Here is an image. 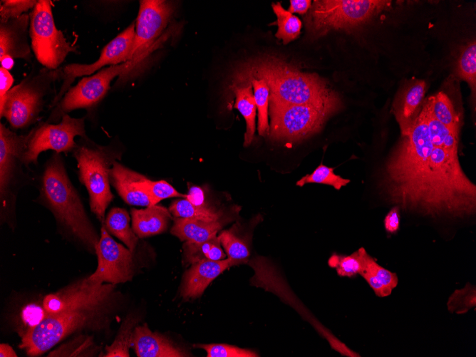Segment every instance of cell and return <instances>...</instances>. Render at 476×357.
<instances>
[{
    "mask_svg": "<svg viewBox=\"0 0 476 357\" xmlns=\"http://www.w3.org/2000/svg\"><path fill=\"white\" fill-rule=\"evenodd\" d=\"M401 132L381 182L386 201L435 219L475 214V185L463 172L457 153L433 146L422 110Z\"/></svg>",
    "mask_w": 476,
    "mask_h": 357,
    "instance_id": "cell-1",
    "label": "cell"
},
{
    "mask_svg": "<svg viewBox=\"0 0 476 357\" xmlns=\"http://www.w3.org/2000/svg\"><path fill=\"white\" fill-rule=\"evenodd\" d=\"M114 289V284L86 277L46 295L42 303L48 316L21 336L19 348L29 356H41L74 333L107 328Z\"/></svg>",
    "mask_w": 476,
    "mask_h": 357,
    "instance_id": "cell-2",
    "label": "cell"
},
{
    "mask_svg": "<svg viewBox=\"0 0 476 357\" xmlns=\"http://www.w3.org/2000/svg\"><path fill=\"white\" fill-rule=\"evenodd\" d=\"M236 74L263 78L269 105H341L338 94L318 75L303 73L274 58L249 62Z\"/></svg>",
    "mask_w": 476,
    "mask_h": 357,
    "instance_id": "cell-3",
    "label": "cell"
},
{
    "mask_svg": "<svg viewBox=\"0 0 476 357\" xmlns=\"http://www.w3.org/2000/svg\"><path fill=\"white\" fill-rule=\"evenodd\" d=\"M40 192L41 199L63 228L90 252H95L100 236L68 177L60 153L55 152L46 162Z\"/></svg>",
    "mask_w": 476,
    "mask_h": 357,
    "instance_id": "cell-4",
    "label": "cell"
},
{
    "mask_svg": "<svg viewBox=\"0 0 476 357\" xmlns=\"http://www.w3.org/2000/svg\"><path fill=\"white\" fill-rule=\"evenodd\" d=\"M73 155L77 162L79 180L89 195L90 209L103 224L105 209L113 200L110 170L120 153L110 146L97 145L86 137L82 138Z\"/></svg>",
    "mask_w": 476,
    "mask_h": 357,
    "instance_id": "cell-5",
    "label": "cell"
},
{
    "mask_svg": "<svg viewBox=\"0 0 476 357\" xmlns=\"http://www.w3.org/2000/svg\"><path fill=\"white\" fill-rule=\"evenodd\" d=\"M63 68H43L31 72L11 88L0 105L4 117L14 129L24 128L34 123L43 108L44 96L56 81L63 79Z\"/></svg>",
    "mask_w": 476,
    "mask_h": 357,
    "instance_id": "cell-6",
    "label": "cell"
},
{
    "mask_svg": "<svg viewBox=\"0 0 476 357\" xmlns=\"http://www.w3.org/2000/svg\"><path fill=\"white\" fill-rule=\"evenodd\" d=\"M390 1L322 0L310 8L308 26L319 37L331 30H350L387 8Z\"/></svg>",
    "mask_w": 476,
    "mask_h": 357,
    "instance_id": "cell-7",
    "label": "cell"
},
{
    "mask_svg": "<svg viewBox=\"0 0 476 357\" xmlns=\"http://www.w3.org/2000/svg\"><path fill=\"white\" fill-rule=\"evenodd\" d=\"M269 135L280 141H299L319 132L341 105H269Z\"/></svg>",
    "mask_w": 476,
    "mask_h": 357,
    "instance_id": "cell-8",
    "label": "cell"
},
{
    "mask_svg": "<svg viewBox=\"0 0 476 357\" xmlns=\"http://www.w3.org/2000/svg\"><path fill=\"white\" fill-rule=\"evenodd\" d=\"M29 16L31 49L37 61L45 68L58 69L70 53H78L76 48L57 29L51 1H38Z\"/></svg>",
    "mask_w": 476,
    "mask_h": 357,
    "instance_id": "cell-9",
    "label": "cell"
},
{
    "mask_svg": "<svg viewBox=\"0 0 476 357\" xmlns=\"http://www.w3.org/2000/svg\"><path fill=\"white\" fill-rule=\"evenodd\" d=\"M140 63L138 61L132 59L121 64L103 68L93 76L83 78L56 104L46 123L56 121L75 109L90 110L95 107L106 95L114 78L128 74Z\"/></svg>",
    "mask_w": 476,
    "mask_h": 357,
    "instance_id": "cell-10",
    "label": "cell"
},
{
    "mask_svg": "<svg viewBox=\"0 0 476 357\" xmlns=\"http://www.w3.org/2000/svg\"><path fill=\"white\" fill-rule=\"evenodd\" d=\"M85 118H74L64 115L58 124L45 123L32 129L29 133L23 163L27 166L36 164L41 152L51 150L57 153L73 152L78 143L75 137L86 138Z\"/></svg>",
    "mask_w": 476,
    "mask_h": 357,
    "instance_id": "cell-11",
    "label": "cell"
},
{
    "mask_svg": "<svg viewBox=\"0 0 476 357\" xmlns=\"http://www.w3.org/2000/svg\"><path fill=\"white\" fill-rule=\"evenodd\" d=\"M174 12L170 1L163 0L140 1L135 23V35L132 59L141 63L165 40L162 36Z\"/></svg>",
    "mask_w": 476,
    "mask_h": 357,
    "instance_id": "cell-12",
    "label": "cell"
},
{
    "mask_svg": "<svg viewBox=\"0 0 476 357\" xmlns=\"http://www.w3.org/2000/svg\"><path fill=\"white\" fill-rule=\"evenodd\" d=\"M95 252L98 257V267L88 276L89 281L115 285L131 280L133 276L134 252L115 242L103 224Z\"/></svg>",
    "mask_w": 476,
    "mask_h": 357,
    "instance_id": "cell-13",
    "label": "cell"
},
{
    "mask_svg": "<svg viewBox=\"0 0 476 357\" xmlns=\"http://www.w3.org/2000/svg\"><path fill=\"white\" fill-rule=\"evenodd\" d=\"M135 35V23L133 22L125 30L116 36L102 49L98 59L90 64L71 63L63 68V84L54 98L52 105L61 99L71 88L75 79L80 76L90 75L109 65L115 66L130 61Z\"/></svg>",
    "mask_w": 476,
    "mask_h": 357,
    "instance_id": "cell-14",
    "label": "cell"
},
{
    "mask_svg": "<svg viewBox=\"0 0 476 357\" xmlns=\"http://www.w3.org/2000/svg\"><path fill=\"white\" fill-rule=\"evenodd\" d=\"M29 134L19 135L0 124V198L1 212L8 206L11 190L22 173L21 165Z\"/></svg>",
    "mask_w": 476,
    "mask_h": 357,
    "instance_id": "cell-15",
    "label": "cell"
},
{
    "mask_svg": "<svg viewBox=\"0 0 476 357\" xmlns=\"http://www.w3.org/2000/svg\"><path fill=\"white\" fill-rule=\"evenodd\" d=\"M244 264L232 259L205 260L191 264L183 278L181 296L185 299L200 297L209 284L226 269Z\"/></svg>",
    "mask_w": 476,
    "mask_h": 357,
    "instance_id": "cell-16",
    "label": "cell"
},
{
    "mask_svg": "<svg viewBox=\"0 0 476 357\" xmlns=\"http://www.w3.org/2000/svg\"><path fill=\"white\" fill-rule=\"evenodd\" d=\"M29 14L0 23V58L9 56L15 58L31 61V52L28 41Z\"/></svg>",
    "mask_w": 476,
    "mask_h": 357,
    "instance_id": "cell-17",
    "label": "cell"
},
{
    "mask_svg": "<svg viewBox=\"0 0 476 357\" xmlns=\"http://www.w3.org/2000/svg\"><path fill=\"white\" fill-rule=\"evenodd\" d=\"M148 177L115 161L110 170V182L128 204L148 207L150 205L145 190Z\"/></svg>",
    "mask_w": 476,
    "mask_h": 357,
    "instance_id": "cell-18",
    "label": "cell"
},
{
    "mask_svg": "<svg viewBox=\"0 0 476 357\" xmlns=\"http://www.w3.org/2000/svg\"><path fill=\"white\" fill-rule=\"evenodd\" d=\"M130 347L138 357H184L189 354L163 335L152 332L147 324L134 328Z\"/></svg>",
    "mask_w": 476,
    "mask_h": 357,
    "instance_id": "cell-19",
    "label": "cell"
},
{
    "mask_svg": "<svg viewBox=\"0 0 476 357\" xmlns=\"http://www.w3.org/2000/svg\"><path fill=\"white\" fill-rule=\"evenodd\" d=\"M132 229L138 238H145L166 231L172 214L167 208L155 205L145 209L133 208Z\"/></svg>",
    "mask_w": 476,
    "mask_h": 357,
    "instance_id": "cell-20",
    "label": "cell"
},
{
    "mask_svg": "<svg viewBox=\"0 0 476 357\" xmlns=\"http://www.w3.org/2000/svg\"><path fill=\"white\" fill-rule=\"evenodd\" d=\"M227 221V219L207 222L175 217L170 232L185 242L200 243L217 236Z\"/></svg>",
    "mask_w": 476,
    "mask_h": 357,
    "instance_id": "cell-21",
    "label": "cell"
},
{
    "mask_svg": "<svg viewBox=\"0 0 476 357\" xmlns=\"http://www.w3.org/2000/svg\"><path fill=\"white\" fill-rule=\"evenodd\" d=\"M229 88L235 96L234 108L239 110L246 122L244 145L248 146L254 139L257 110L252 86L247 81H234Z\"/></svg>",
    "mask_w": 476,
    "mask_h": 357,
    "instance_id": "cell-22",
    "label": "cell"
},
{
    "mask_svg": "<svg viewBox=\"0 0 476 357\" xmlns=\"http://www.w3.org/2000/svg\"><path fill=\"white\" fill-rule=\"evenodd\" d=\"M360 275L366 280L375 294L378 297H386L391 294L398 284L396 273L383 267L368 253Z\"/></svg>",
    "mask_w": 476,
    "mask_h": 357,
    "instance_id": "cell-23",
    "label": "cell"
},
{
    "mask_svg": "<svg viewBox=\"0 0 476 357\" xmlns=\"http://www.w3.org/2000/svg\"><path fill=\"white\" fill-rule=\"evenodd\" d=\"M130 219L129 214L125 209L113 207L108 213L103 225L110 234L119 239L134 252L138 237L130 226Z\"/></svg>",
    "mask_w": 476,
    "mask_h": 357,
    "instance_id": "cell-24",
    "label": "cell"
},
{
    "mask_svg": "<svg viewBox=\"0 0 476 357\" xmlns=\"http://www.w3.org/2000/svg\"><path fill=\"white\" fill-rule=\"evenodd\" d=\"M234 81H247L252 84L254 97L258 110V132L259 135L269 134L268 121V107L269 103V88L263 78L235 74Z\"/></svg>",
    "mask_w": 476,
    "mask_h": 357,
    "instance_id": "cell-25",
    "label": "cell"
},
{
    "mask_svg": "<svg viewBox=\"0 0 476 357\" xmlns=\"http://www.w3.org/2000/svg\"><path fill=\"white\" fill-rule=\"evenodd\" d=\"M422 110L424 113L429 136L433 146L443 148L450 152L457 153L459 133L452 131L435 119L431 115L425 103L422 107Z\"/></svg>",
    "mask_w": 476,
    "mask_h": 357,
    "instance_id": "cell-26",
    "label": "cell"
},
{
    "mask_svg": "<svg viewBox=\"0 0 476 357\" xmlns=\"http://www.w3.org/2000/svg\"><path fill=\"white\" fill-rule=\"evenodd\" d=\"M184 259L192 264L201 261H218L226 259L218 236L200 243L185 242L183 244Z\"/></svg>",
    "mask_w": 476,
    "mask_h": 357,
    "instance_id": "cell-27",
    "label": "cell"
},
{
    "mask_svg": "<svg viewBox=\"0 0 476 357\" xmlns=\"http://www.w3.org/2000/svg\"><path fill=\"white\" fill-rule=\"evenodd\" d=\"M169 210L176 218L195 219L207 222L223 219L221 211L205 204H195L187 198L173 201L170 205Z\"/></svg>",
    "mask_w": 476,
    "mask_h": 357,
    "instance_id": "cell-28",
    "label": "cell"
},
{
    "mask_svg": "<svg viewBox=\"0 0 476 357\" xmlns=\"http://www.w3.org/2000/svg\"><path fill=\"white\" fill-rule=\"evenodd\" d=\"M431 115L452 131L459 133L460 119L450 98L444 93H438L425 102Z\"/></svg>",
    "mask_w": 476,
    "mask_h": 357,
    "instance_id": "cell-29",
    "label": "cell"
},
{
    "mask_svg": "<svg viewBox=\"0 0 476 357\" xmlns=\"http://www.w3.org/2000/svg\"><path fill=\"white\" fill-rule=\"evenodd\" d=\"M218 238L227 258L241 261L244 264L248 262L250 255L249 240L238 232L236 225L222 231Z\"/></svg>",
    "mask_w": 476,
    "mask_h": 357,
    "instance_id": "cell-30",
    "label": "cell"
},
{
    "mask_svg": "<svg viewBox=\"0 0 476 357\" xmlns=\"http://www.w3.org/2000/svg\"><path fill=\"white\" fill-rule=\"evenodd\" d=\"M272 9L276 16V24L278 26L275 36L281 39L286 44L298 38L302 26L300 19L293 14L285 10L280 2L271 4Z\"/></svg>",
    "mask_w": 476,
    "mask_h": 357,
    "instance_id": "cell-31",
    "label": "cell"
},
{
    "mask_svg": "<svg viewBox=\"0 0 476 357\" xmlns=\"http://www.w3.org/2000/svg\"><path fill=\"white\" fill-rule=\"evenodd\" d=\"M367 253L363 247H361L350 255L333 254L328 259V264L336 269L338 276L352 277L362 271Z\"/></svg>",
    "mask_w": 476,
    "mask_h": 357,
    "instance_id": "cell-32",
    "label": "cell"
},
{
    "mask_svg": "<svg viewBox=\"0 0 476 357\" xmlns=\"http://www.w3.org/2000/svg\"><path fill=\"white\" fill-rule=\"evenodd\" d=\"M138 322L137 317L130 315L123 321L118 334L110 346L105 347V357H129V348L133 329Z\"/></svg>",
    "mask_w": 476,
    "mask_h": 357,
    "instance_id": "cell-33",
    "label": "cell"
},
{
    "mask_svg": "<svg viewBox=\"0 0 476 357\" xmlns=\"http://www.w3.org/2000/svg\"><path fill=\"white\" fill-rule=\"evenodd\" d=\"M92 336L80 335L75 339L60 346L48 356H93L99 351Z\"/></svg>",
    "mask_w": 476,
    "mask_h": 357,
    "instance_id": "cell-34",
    "label": "cell"
},
{
    "mask_svg": "<svg viewBox=\"0 0 476 357\" xmlns=\"http://www.w3.org/2000/svg\"><path fill=\"white\" fill-rule=\"evenodd\" d=\"M425 92V82L418 81L407 91L402 108L397 115L401 130L405 128L412 120L411 118L420 105Z\"/></svg>",
    "mask_w": 476,
    "mask_h": 357,
    "instance_id": "cell-35",
    "label": "cell"
},
{
    "mask_svg": "<svg viewBox=\"0 0 476 357\" xmlns=\"http://www.w3.org/2000/svg\"><path fill=\"white\" fill-rule=\"evenodd\" d=\"M447 310L452 314H464L476 306V287L467 282L462 288L455 289L447 301Z\"/></svg>",
    "mask_w": 476,
    "mask_h": 357,
    "instance_id": "cell-36",
    "label": "cell"
},
{
    "mask_svg": "<svg viewBox=\"0 0 476 357\" xmlns=\"http://www.w3.org/2000/svg\"><path fill=\"white\" fill-rule=\"evenodd\" d=\"M333 167H327L323 164L319 165L311 174H307L296 183L302 187L308 183H318L332 186L339 190L350 182V180L343 178L334 173Z\"/></svg>",
    "mask_w": 476,
    "mask_h": 357,
    "instance_id": "cell-37",
    "label": "cell"
},
{
    "mask_svg": "<svg viewBox=\"0 0 476 357\" xmlns=\"http://www.w3.org/2000/svg\"><path fill=\"white\" fill-rule=\"evenodd\" d=\"M459 76L475 90L476 82V44L472 42L462 53L457 65Z\"/></svg>",
    "mask_w": 476,
    "mask_h": 357,
    "instance_id": "cell-38",
    "label": "cell"
},
{
    "mask_svg": "<svg viewBox=\"0 0 476 357\" xmlns=\"http://www.w3.org/2000/svg\"><path fill=\"white\" fill-rule=\"evenodd\" d=\"M196 348L205 350L207 357H257L259 355L249 349L242 348L224 343L195 344Z\"/></svg>",
    "mask_w": 476,
    "mask_h": 357,
    "instance_id": "cell-39",
    "label": "cell"
},
{
    "mask_svg": "<svg viewBox=\"0 0 476 357\" xmlns=\"http://www.w3.org/2000/svg\"><path fill=\"white\" fill-rule=\"evenodd\" d=\"M145 190L150 198V205H157L161 200L167 198L175 197L187 198V196L177 192L165 180L152 181L148 179L145 183Z\"/></svg>",
    "mask_w": 476,
    "mask_h": 357,
    "instance_id": "cell-40",
    "label": "cell"
},
{
    "mask_svg": "<svg viewBox=\"0 0 476 357\" xmlns=\"http://www.w3.org/2000/svg\"><path fill=\"white\" fill-rule=\"evenodd\" d=\"M48 313L45 309L43 303H31L26 305L20 314L21 336L29 330L39 325L47 316Z\"/></svg>",
    "mask_w": 476,
    "mask_h": 357,
    "instance_id": "cell-41",
    "label": "cell"
},
{
    "mask_svg": "<svg viewBox=\"0 0 476 357\" xmlns=\"http://www.w3.org/2000/svg\"><path fill=\"white\" fill-rule=\"evenodd\" d=\"M38 1L32 0H4L1 1L0 23L19 18L33 9Z\"/></svg>",
    "mask_w": 476,
    "mask_h": 357,
    "instance_id": "cell-42",
    "label": "cell"
},
{
    "mask_svg": "<svg viewBox=\"0 0 476 357\" xmlns=\"http://www.w3.org/2000/svg\"><path fill=\"white\" fill-rule=\"evenodd\" d=\"M400 208L395 206L386 214L384 219V227L389 233H395L400 227Z\"/></svg>",
    "mask_w": 476,
    "mask_h": 357,
    "instance_id": "cell-43",
    "label": "cell"
},
{
    "mask_svg": "<svg viewBox=\"0 0 476 357\" xmlns=\"http://www.w3.org/2000/svg\"><path fill=\"white\" fill-rule=\"evenodd\" d=\"M14 83V78L10 72L3 67H0V105L4 100V98L11 90Z\"/></svg>",
    "mask_w": 476,
    "mask_h": 357,
    "instance_id": "cell-44",
    "label": "cell"
},
{
    "mask_svg": "<svg viewBox=\"0 0 476 357\" xmlns=\"http://www.w3.org/2000/svg\"><path fill=\"white\" fill-rule=\"evenodd\" d=\"M288 11L298 13L300 14H306L311 8L312 2L310 0H291Z\"/></svg>",
    "mask_w": 476,
    "mask_h": 357,
    "instance_id": "cell-45",
    "label": "cell"
},
{
    "mask_svg": "<svg viewBox=\"0 0 476 357\" xmlns=\"http://www.w3.org/2000/svg\"><path fill=\"white\" fill-rule=\"evenodd\" d=\"M0 356L1 357H16L17 355L11 346L6 343H1L0 345Z\"/></svg>",
    "mask_w": 476,
    "mask_h": 357,
    "instance_id": "cell-46",
    "label": "cell"
},
{
    "mask_svg": "<svg viewBox=\"0 0 476 357\" xmlns=\"http://www.w3.org/2000/svg\"><path fill=\"white\" fill-rule=\"evenodd\" d=\"M1 66L6 68V70H11L14 65V60L13 58L9 56H3L0 58Z\"/></svg>",
    "mask_w": 476,
    "mask_h": 357,
    "instance_id": "cell-47",
    "label": "cell"
}]
</instances>
